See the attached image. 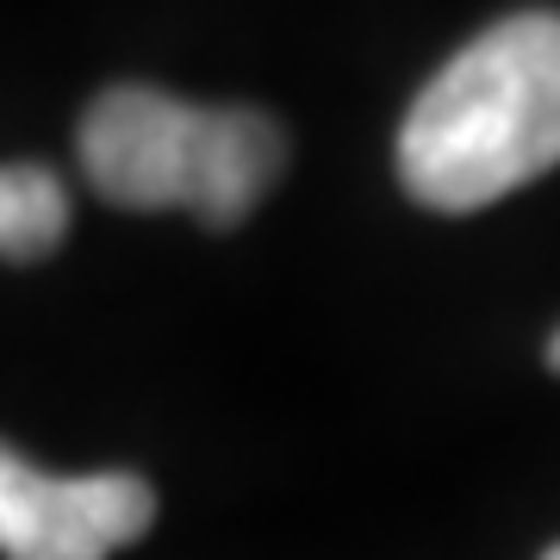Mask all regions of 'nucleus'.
Listing matches in <instances>:
<instances>
[{"label": "nucleus", "instance_id": "5", "mask_svg": "<svg viewBox=\"0 0 560 560\" xmlns=\"http://www.w3.org/2000/svg\"><path fill=\"white\" fill-rule=\"evenodd\" d=\"M548 368H555V374H560V330H555V337H548Z\"/></svg>", "mask_w": 560, "mask_h": 560}, {"label": "nucleus", "instance_id": "2", "mask_svg": "<svg viewBox=\"0 0 560 560\" xmlns=\"http://www.w3.org/2000/svg\"><path fill=\"white\" fill-rule=\"evenodd\" d=\"M75 156L106 206L194 212L206 231H231L280 180L287 131L256 106H194L143 81H119L88 101Z\"/></svg>", "mask_w": 560, "mask_h": 560}, {"label": "nucleus", "instance_id": "1", "mask_svg": "<svg viewBox=\"0 0 560 560\" xmlns=\"http://www.w3.org/2000/svg\"><path fill=\"white\" fill-rule=\"evenodd\" d=\"M560 168V13L529 7L467 38L399 125V180L430 212H480Z\"/></svg>", "mask_w": 560, "mask_h": 560}, {"label": "nucleus", "instance_id": "4", "mask_svg": "<svg viewBox=\"0 0 560 560\" xmlns=\"http://www.w3.org/2000/svg\"><path fill=\"white\" fill-rule=\"evenodd\" d=\"M69 237V187L44 162H0V261H38Z\"/></svg>", "mask_w": 560, "mask_h": 560}, {"label": "nucleus", "instance_id": "3", "mask_svg": "<svg viewBox=\"0 0 560 560\" xmlns=\"http://www.w3.org/2000/svg\"><path fill=\"white\" fill-rule=\"evenodd\" d=\"M156 523L138 474H44L0 442V560H106Z\"/></svg>", "mask_w": 560, "mask_h": 560}, {"label": "nucleus", "instance_id": "6", "mask_svg": "<svg viewBox=\"0 0 560 560\" xmlns=\"http://www.w3.org/2000/svg\"><path fill=\"white\" fill-rule=\"evenodd\" d=\"M541 560H560V541H555V548H548V555H541Z\"/></svg>", "mask_w": 560, "mask_h": 560}]
</instances>
